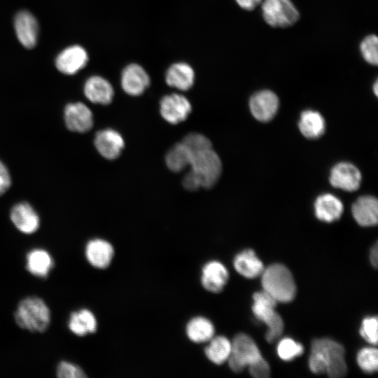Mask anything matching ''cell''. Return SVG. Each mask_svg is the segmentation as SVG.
Returning <instances> with one entry per match:
<instances>
[{"mask_svg": "<svg viewBox=\"0 0 378 378\" xmlns=\"http://www.w3.org/2000/svg\"><path fill=\"white\" fill-rule=\"evenodd\" d=\"M185 332L188 339L195 344L207 343L215 335V326L209 318L195 316L187 322Z\"/></svg>", "mask_w": 378, "mask_h": 378, "instance_id": "cell-22", "label": "cell"}, {"mask_svg": "<svg viewBox=\"0 0 378 378\" xmlns=\"http://www.w3.org/2000/svg\"><path fill=\"white\" fill-rule=\"evenodd\" d=\"M68 328L74 335L83 337L97 331V320L92 311L81 309L70 314Z\"/></svg>", "mask_w": 378, "mask_h": 378, "instance_id": "cell-26", "label": "cell"}, {"mask_svg": "<svg viewBox=\"0 0 378 378\" xmlns=\"http://www.w3.org/2000/svg\"><path fill=\"white\" fill-rule=\"evenodd\" d=\"M195 71L188 63L179 62L172 64L165 74L167 84L172 88L186 91L192 88L195 82Z\"/></svg>", "mask_w": 378, "mask_h": 378, "instance_id": "cell-20", "label": "cell"}, {"mask_svg": "<svg viewBox=\"0 0 378 378\" xmlns=\"http://www.w3.org/2000/svg\"><path fill=\"white\" fill-rule=\"evenodd\" d=\"M10 183L9 172L6 166L0 161V195L8 190Z\"/></svg>", "mask_w": 378, "mask_h": 378, "instance_id": "cell-37", "label": "cell"}, {"mask_svg": "<svg viewBox=\"0 0 378 378\" xmlns=\"http://www.w3.org/2000/svg\"><path fill=\"white\" fill-rule=\"evenodd\" d=\"M343 209L340 200L329 193L320 195L314 203L317 218L328 223L338 220L342 214Z\"/></svg>", "mask_w": 378, "mask_h": 378, "instance_id": "cell-23", "label": "cell"}, {"mask_svg": "<svg viewBox=\"0 0 378 378\" xmlns=\"http://www.w3.org/2000/svg\"><path fill=\"white\" fill-rule=\"evenodd\" d=\"M244 9L252 10L255 8L262 0H235Z\"/></svg>", "mask_w": 378, "mask_h": 378, "instance_id": "cell-39", "label": "cell"}, {"mask_svg": "<svg viewBox=\"0 0 378 378\" xmlns=\"http://www.w3.org/2000/svg\"><path fill=\"white\" fill-rule=\"evenodd\" d=\"M192 153L181 141L175 144L167 153L165 161L168 168L179 172L190 165Z\"/></svg>", "mask_w": 378, "mask_h": 378, "instance_id": "cell-29", "label": "cell"}, {"mask_svg": "<svg viewBox=\"0 0 378 378\" xmlns=\"http://www.w3.org/2000/svg\"><path fill=\"white\" fill-rule=\"evenodd\" d=\"M190 170L199 179L201 187L210 188L219 178L222 164L218 154L211 148L192 154Z\"/></svg>", "mask_w": 378, "mask_h": 378, "instance_id": "cell-4", "label": "cell"}, {"mask_svg": "<svg viewBox=\"0 0 378 378\" xmlns=\"http://www.w3.org/2000/svg\"><path fill=\"white\" fill-rule=\"evenodd\" d=\"M304 349L301 344L291 338H284L278 344L277 354L280 358L289 361L303 353Z\"/></svg>", "mask_w": 378, "mask_h": 378, "instance_id": "cell-31", "label": "cell"}, {"mask_svg": "<svg viewBox=\"0 0 378 378\" xmlns=\"http://www.w3.org/2000/svg\"><path fill=\"white\" fill-rule=\"evenodd\" d=\"M352 214L361 226L375 225L378 221V202L370 195L359 197L352 206Z\"/></svg>", "mask_w": 378, "mask_h": 378, "instance_id": "cell-21", "label": "cell"}, {"mask_svg": "<svg viewBox=\"0 0 378 378\" xmlns=\"http://www.w3.org/2000/svg\"><path fill=\"white\" fill-rule=\"evenodd\" d=\"M311 349L319 351L326 363V373L330 377H344L347 372L344 359V349L338 342L329 338L316 339L312 341Z\"/></svg>", "mask_w": 378, "mask_h": 378, "instance_id": "cell-6", "label": "cell"}, {"mask_svg": "<svg viewBox=\"0 0 378 378\" xmlns=\"http://www.w3.org/2000/svg\"><path fill=\"white\" fill-rule=\"evenodd\" d=\"M182 183L185 188L191 191L202 188L199 179L191 170L185 175Z\"/></svg>", "mask_w": 378, "mask_h": 378, "instance_id": "cell-38", "label": "cell"}, {"mask_svg": "<svg viewBox=\"0 0 378 378\" xmlns=\"http://www.w3.org/2000/svg\"><path fill=\"white\" fill-rule=\"evenodd\" d=\"M378 40L375 35L367 36L360 44V50L364 59L370 64H377Z\"/></svg>", "mask_w": 378, "mask_h": 378, "instance_id": "cell-33", "label": "cell"}, {"mask_svg": "<svg viewBox=\"0 0 378 378\" xmlns=\"http://www.w3.org/2000/svg\"><path fill=\"white\" fill-rule=\"evenodd\" d=\"M204 349L206 358L215 365H221L227 360L230 353L231 342L225 336H214Z\"/></svg>", "mask_w": 378, "mask_h": 378, "instance_id": "cell-27", "label": "cell"}, {"mask_svg": "<svg viewBox=\"0 0 378 378\" xmlns=\"http://www.w3.org/2000/svg\"><path fill=\"white\" fill-rule=\"evenodd\" d=\"M10 219L18 230L24 234L34 233L39 227V217L27 202L18 203L12 208Z\"/></svg>", "mask_w": 378, "mask_h": 378, "instance_id": "cell-18", "label": "cell"}, {"mask_svg": "<svg viewBox=\"0 0 378 378\" xmlns=\"http://www.w3.org/2000/svg\"><path fill=\"white\" fill-rule=\"evenodd\" d=\"M279 104V99L273 92L262 90L251 97L249 106L255 118L261 122H267L276 113Z\"/></svg>", "mask_w": 378, "mask_h": 378, "instance_id": "cell-13", "label": "cell"}, {"mask_svg": "<svg viewBox=\"0 0 378 378\" xmlns=\"http://www.w3.org/2000/svg\"><path fill=\"white\" fill-rule=\"evenodd\" d=\"M150 76L143 66L136 63L127 65L122 71L120 83L124 92L131 96L144 93L150 85Z\"/></svg>", "mask_w": 378, "mask_h": 378, "instance_id": "cell-10", "label": "cell"}, {"mask_svg": "<svg viewBox=\"0 0 378 378\" xmlns=\"http://www.w3.org/2000/svg\"><path fill=\"white\" fill-rule=\"evenodd\" d=\"M64 120L69 130L86 132L92 127L93 115L90 109L83 103H70L65 107Z\"/></svg>", "mask_w": 378, "mask_h": 378, "instance_id": "cell-15", "label": "cell"}, {"mask_svg": "<svg viewBox=\"0 0 378 378\" xmlns=\"http://www.w3.org/2000/svg\"><path fill=\"white\" fill-rule=\"evenodd\" d=\"M188 99L182 94L173 93L165 95L160 100V111L162 118L171 124L185 120L191 112Z\"/></svg>", "mask_w": 378, "mask_h": 378, "instance_id": "cell-8", "label": "cell"}, {"mask_svg": "<svg viewBox=\"0 0 378 378\" xmlns=\"http://www.w3.org/2000/svg\"><path fill=\"white\" fill-rule=\"evenodd\" d=\"M248 369L251 376L256 378H266L270 374V366L263 358L249 366Z\"/></svg>", "mask_w": 378, "mask_h": 378, "instance_id": "cell-36", "label": "cell"}, {"mask_svg": "<svg viewBox=\"0 0 378 378\" xmlns=\"http://www.w3.org/2000/svg\"><path fill=\"white\" fill-rule=\"evenodd\" d=\"M262 10L265 20L272 27L291 25L299 17L297 9L290 0H265Z\"/></svg>", "mask_w": 378, "mask_h": 378, "instance_id": "cell-7", "label": "cell"}, {"mask_svg": "<svg viewBox=\"0 0 378 378\" xmlns=\"http://www.w3.org/2000/svg\"><path fill=\"white\" fill-rule=\"evenodd\" d=\"M84 94L90 102L105 105L111 102L114 90L106 79L99 76H92L85 83Z\"/></svg>", "mask_w": 378, "mask_h": 378, "instance_id": "cell-19", "label": "cell"}, {"mask_svg": "<svg viewBox=\"0 0 378 378\" xmlns=\"http://www.w3.org/2000/svg\"><path fill=\"white\" fill-rule=\"evenodd\" d=\"M50 311L40 298L29 296L23 298L18 303L14 313L17 325L29 332H43L50 323Z\"/></svg>", "mask_w": 378, "mask_h": 378, "instance_id": "cell-1", "label": "cell"}, {"mask_svg": "<svg viewBox=\"0 0 378 378\" xmlns=\"http://www.w3.org/2000/svg\"><path fill=\"white\" fill-rule=\"evenodd\" d=\"M233 265L239 274L248 279L260 276L264 270L262 261L252 249H246L237 254Z\"/></svg>", "mask_w": 378, "mask_h": 378, "instance_id": "cell-24", "label": "cell"}, {"mask_svg": "<svg viewBox=\"0 0 378 378\" xmlns=\"http://www.w3.org/2000/svg\"><path fill=\"white\" fill-rule=\"evenodd\" d=\"M253 300V313L267 325L268 330L265 338L268 342L272 343L279 338L284 330L283 320L275 311L277 302L264 290L255 293Z\"/></svg>", "mask_w": 378, "mask_h": 378, "instance_id": "cell-3", "label": "cell"}, {"mask_svg": "<svg viewBox=\"0 0 378 378\" xmlns=\"http://www.w3.org/2000/svg\"><path fill=\"white\" fill-rule=\"evenodd\" d=\"M377 317L371 316L363 319L360 329L362 337L370 344H377Z\"/></svg>", "mask_w": 378, "mask_h": 378, "instance_id": "cell-35", "label": "cell"}, {"mask_svg": "<svg viewBox=\"0 0 378 378\" xmlns=\"http://www.w3.org/2000/svg\"><path fill=\"white\" fill-rule=\"evenodd\" d=\"M182 142L192 154L211 148L210 140L203 134L198 133L188 134L184 137Z\"/></svg>", "mask_w": 378, "mask_h": 378, "instance_id": "cell-32", "label": "cell"}, {"mask_svg": "<svg viewBox=\"0 0 378 378\" xmlns=\"http://www.w3.org/2000/svg\"><path fill=\"white\" fill-rule=\"evenodd\" d=\"M231 353L227 359L230 368L241 372L262 358L255 342L244 333L237 335L232 342Z\"/></svg>", "mask_w": 378, "mask_h": 378, "instance_id": "cell-5", "label": "cell"}, {"mask_svg": "<svg viewBox=\"0 0 378 378\" xmlns=\"http://www.w3.org/2000/svg\"><path fill=\"white\" fill-rule=\"evenodd\" d=\"M361 174L358 169L349 162L335 164L330 172V182L337 188L346 191H355L360 184Z\"/></svg>", "mask_w": 378, "mask_h": 378, "instance_id": "cell-12", "label": "cell"}, {"mask_svg": "<svg viewBox=\"0 0 378 378\" xmlns=\"http://www.w3.org/2000/svg\"><path fill=\"white\" fill-rule=\"evenodd\" d=\"M377 88H378V85H377V82H376L374 85V92L376 95H377Z\"/></svg>", "mask_w": 378, "mask_h": 378, "instance_id": "cell-41", "label": "cell"}, {"mask_svg": "<svg viewBox=\"0 0 378 378\" xmlns=\"http://www.w3.org/2000/svg\"><path fill=\"white\" fill-rule=\"evenodd\" d=\"M124 140L117 131L106 129L97 132L94 146L97 151L108 160L117 158L124 148Z\"/></svg>", "mask_w": 378, "mask_h": 378, "instance_id": "cell-16", "label": "cell"}, {"mask_svg": "<svg viewBox=\"0 0 378 378\" xmlns=\"http://www.w3.org/2000/svg\"><path fill=\"white\" fill-rule=\"evenodd\" d=\"M263 290L276 302H288L293 300L296 286L289 270L281 264H273L263 270Z\"/></svg>", "mask_w": 378, "mask_h": 378, "instance_id": "cell-2", "label": "cell"}, {"mask_svg": "<svg viewBox=\"0 0 378 378\" xmlns=\"http://www.w3.org/2000/svg\"><path fill=\"white\" fill-rule=\"evenodd\" d=\"M228 279L227 269L218 260H209L202 267L200 283L203 288L210 293H220L226 286Z\"/></svg>", "mask_w": 378, "mask_h": 378, "instance_id": "cell-9", "label": "cell"}, {"mask_svg": "<svg viewBox=\"0 0 378 378\" xmlns=\"http://www.w3.org/2000/svg\"><path fill=\"white\" fill-rule=\"evenodd\" d=\"M54 267L51 255L42 248L30 251L26 256V269L32 275L46 278Z\"/></svg>", "mask_w": 378, "mask_h": 378, "instance_id": "cell-25", "label": "cell"}, {"mask_svg": "<svg viewBox=\"0 0 378 378\" xmlns=\"http://www.w3.org/2000/svg\"><path fill=\"white\" fill-rule=\"evenodd\" d=\"M325 120L317 111L312 110L304 111L298 124L300 132L308 139L320 137L325 131Z\"/></svg>", "mask_w": 378, "mask_h": 378, "instance_id": "cell-28", "label": "cell"}, {"mask_svg": "<svg viewBox=\"0 0 378 378\" xmlns=\"http://www.w3.org/2000/svg\"><path fill=\"white\" fill-rule=\"evenodd\" d=\"M357 363L360 368L367 373H373L377 370V350L372 347H365L359 351L357 355Z\"/></svg>", "mask_w": 378, "mask_h": 378, "instance_id": "cell-30", "label": "cell"}, {"mask_svg": "<svg viewBox=\"0 0 378 378\" xmlns=\"http://www.w3.org/2000/svg\"><path fill=\"white\" fill-rule=\"evenodd\" d=\"M15 29L21 44L27 48H33L36 43L38 25L34 16L28 11H21L15 18Z\"/></svg>", "mask_w": 378, "mask_h": 378, "instance_id": "cell-17", "label": "cell"}, {"mask_svg": "<svg viewBox=\"0 0 378 378\" xmlns=\"http://www.w3.org/2000/svg\"><path fill=\"white\" fill-rule=\"evenodd\" d=\"M56 374L59 378H83L87 377L80 366L66 360H62L58 363Z\"/></svg>", "mask_w": 378, "mask_h": 378, "instance_id": "cell-34", "label": "cell"}, {"mask_svg": "<svg viewBox=\"0 0 378 378\" xmlns=\"http://www.w3.org/2000/svg\"><path fill=\"white\" fill-rule=\"evenodd\" d=\"M88 61L87 51L80 46H72L62 51L55 59L57 69L62 74L73 75L83 69Z\"/></svg>", "mask_w": 378, "mask_h": 378, "instance_id": "cell-14", "label": "cell"}, {"mask_svg": "<svg viewBox=\"0 0 378 378\" xmlns=\"http://www.w3.org/2000/svg\"><path fill=\"white\" fill-rule=\"evenodd\" d=\"M85 255L91 266L99 270H104L111 264L115 255V249L108 241L94 238L86 244Z\"/></svg>", "mask_w": 378, "mask_h": 378, "instance_id": "cell-11", "label": "cell"}, {"mask_svg": "<svg viewBox=\"0 0 378 378\" xmlns=\"http://www.w3.org/2000/svg\"><path fill=\"white\" fill-rule=\"evenodd\" d=\"M370 260L372 265L376 268L377 267L378 262V247L377 243L372 247L370 250Z\"/></svg>", "mask_w": 378, "mask_h": 378, "instance_id": "cell-40", "label": "cell"}]
</instances>
